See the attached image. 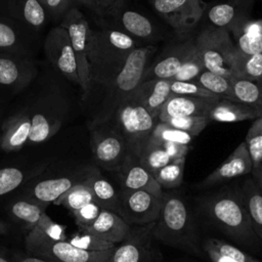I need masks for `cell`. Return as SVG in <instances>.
<instances>
[{
    "instance_id": "cell-1",
    "label": "cell",
    "mask_w": 262,
    "mask_h": 262,
    "mask_svg": "<svg viewBox=\"0 0 262 262\" xmlns=\"http://www.w3.org/2000/svg\"><path fill=\"white\" fill-rule=\"evenodd\" d=\"M194 201L198 213L233 243L249 250H256L261 245L251 223L241 182L206 191Z\"/></svg>"
},
{
    "instance_id": "cell-2",
    "label": "cell",
    "mask_w": 262,
    "mask_h": 262,
    "mask_svg": "<svg viewBox=\"0 0 262 262\" xmlns=\"http://www.w3.org/2000/svg\"><path fill=\"white\" fill-rule=\"evenodd\" d=\"M157 49L155 44L136 48L115 78L105 84L91 88L81 98L87 116V126L110 121L122 103L135 93L143 81L145 70Z\"/></svg>"
},
{
    "instance_id": "cell-3",
    "label": "cell",
    "mask_w": 262,
    "mask_h": 262,
    "mask_svg": "<svg viewBox=\"0 0 262 262\" xmlns=\"http://www.w3.org/2000/svg\"><path fill=\"white\" fill-rule=\"evenodd\" d=\"M66 81L49 64L46 76L43 73L40 74L39 71L35 79L37 92L31 91L28 99L21 103L30 114L32 121L28 145L47 141L70 119L73 100L71 93L64 87Z\"/></svg>"
},
{
    "instance_id": "cell-4",
    "label": "cell",
    "mask_w": 262,
    "mask_h": 262,
    "mask_svg": "<svg viewBox=\"0 0 262 262\" xmlns=\"http://www.w3.org/2000/svg\"><path fill=\"white\" fill-rule=\"evenodd\" d=\"M152 234L158 242L187 254L199 258L206 255L194 212L185 194L177 188L164 190L161 213Z\"/></svg>"
},
{
    "instance_id": "cell-5",
    "label": "cell",
    "mask_w": 262,
    "mask_h": 262,
    "mask_svg": "<svg viewBox=\"0 0 262 262\" xmlns=\"http://www.w3.org/2000/svg\"><path fill=\"white\" fill-rule=\"evenodd\" d=\"M141 46L145 44L123 32L102 27L91 28L88 50L89 90L115 78L131 52Z\"/></svg>"
},
{
    "instance_id": "cell-6",
    "label": "cell",
    "mask_w": 262,
    "mask_h": 262,
    "mask_svg": "<svg viewBox=\"0 0 262 262\" xmlns=\"http://www.w3.org/2000/svg\"><path fill=\"white\" fill-rule=\"evenodd\" d=\"M194 39L206 70L229 78L235 76L237 48L227 30L207 25L194 36Z\"/></svg>"
},
{
    "instance_id": "cell-7",
    "label": "cell",
    "mask_w": 262,
    "mask_h": 262,
    "mask_svg": "<svg viewBox=\"0 0 262 262\" xmlns=\"http://www.w3.org/2000/svg\"><path fill=\"white\" fill-rule=\"evenodd\" d=\"M110 122L137 157L147 144L159 120L132 95L115 113Z\"/></svg>"
},
{
    "instance_id": "cell-8",
    "label": "cell",
    "mask_w": 262,
    "mask_h": 262,
    "mask_svg": "<svg viewBox=\"0 0 262 262\" xmlns=\"http://www.w3.org/2000/svg\"><path fill=\"white\" fill-rule=\"evenodd\" d=\"M90 147L94 162L100 168L118 172L131 151L122 135L110 122L88 125Z\"/></svg>"
},
{
    "instance_id": "cell-9",
    "label": "cell",
    "mask_w": 262,
    "mask_h": 262,
    "mask_svg": "<svg viewBox=\"0 0 262 262\" xmlns=\"http://www.w3.org/2000/svg\"><path fill=\"white\" fill-rule=\"evenodd\" d=\"M39 71L35 55L0 52V96L20 94L35 81Z\"/></svg>"
},
{
    "instance_id": "cell-10",
    "label": "cell",
    "mask_w": 262,
    "mask_h": 262,
    "mask_svg": "<svg viewBox=\"0 0 262 262\" xmlns=\"http://www.w3.org/2000/svg\"><path fill=\"white\" fill-rule=\"evenodd\" d=\"M94 166H78L54 175L31 180L26 188V196L30 200L48 206L62 196L76 184L85 182Z\"/></svg>"
},
{
    "instance_id": "cell-11",
    "label": "cell",
    "mask_w": 262,
    "mask_h": 262,
    "mask_svg": "<svg viewBox=\"0 0 262 262\" xmlns=\"http://www.w3.org/2000/svg\"><path fill=\"white\" fill-rule=\"evenodd\" d=\"M155 222L132 226L123 242L117 244L106 262H162V254L152 234Z\"/></svg>"
},
{
    "instance_id": "cell-12",
    "label": "cell",
    "mask_w": 262,
    "mask_h": 262,
    "mask_svg": "<svg viewBox=\"0 0 262 262\" xmlns=\"http://www.w3.org/2000/svg\"><path fill=\"white\" fill-rule=\"evenodd\" d=\"M127 0L107 15L96 18L102 28L123 32L145 45H154L161 39L160 30L143 13L127 6Z\"/></svg>"
},
{
    "instance_id": "cell-13",
    "label": "cell",
    "mask_w": 262,
    "mask_h": 262,
    "mask_svg": "<svg viewBox=\"0 0 262 262\" xmlns=\"http://www.w3.org/2000/svg\"><path fill=\"white\" fill-rule=\"evenodd\" d=\"M59 26L67 30L77 58L78 72L80 77V88L82 90L83 97L88 93L90 87V66L88 60V50L91 27L78 6L72 7L66 13Z\"/></svg>"
},
{
    "instance_id": "cell-14",
    "label": "cell",
    "mask_w": 262,
    "mask_h": 262,
    "mask_svg": "<svg viewBox=\"0 0 262 262\" xmlns=\"http://www.w3.org/2000/svg\"><path fill=\"white\" fill-rule=\"evenodd\" d=\"M43 48L48 64L69 83L80 87L77 58L67 30L59 25L51 28L44 38Z\"/></svg>"
},
{
    "instance_id": "cell-15",
    "label": "cell",
    "mask_w": 262,
    "mask_h": 262,
    "mask_svg": "<svg viewBox=\"0 0 262 262\" xmlns=\"http://www.w3.org/2000/svg\"><path fill=\"white\" fill-rule=\"evenodd\" d=\"M156 12L162 16L177 36L192 35L204 17L208 3L203 0H149Z\"/></svg>"
},
{
    "instance_id": "cell-16",
    "label": "cell",
    "mask_w": 262,
    "mask_h": 262,
    "mask_svg": "<svg viewBox=\"0 0 262 262\" xmlns=\"http://www.w3.org/2000/svg\"><path fill=\"white\" fill-rule=\"evenodd\" d=\"M195 49L194 36H177L176 40L167 44L156 58H151L145 70L143 81L172 80Z\"/></svg>"
},
{
    "instance_id": "cell-17",
    "label": "cell",
    "mask_w": 262,
    "mask_h": 262,
    "mask_svg": "<svg viewBox=\"0 0 262 262\" xmlns=\"http://www.w3.org/2000/svg\"><path fill=\"white\" fill-rule=\"evenodd\" d=\"M120 216L131 226H144L158 220L163 196L156 195L146 190L120 191Z\"/></svg>"
},
{
    "instance_id": "cell-18",
    "label": "cell",
    "mask_w": 262,
    "mask_h": 262,
    "mask_svg": "<svg viewBox=\"0 0 262 262\" xmlns=\"http://www.w3.org/2000/svg\"><path fill=\"white\" fill-rule=\"evenodd\" d=\"M28 252L50 262H106L112 250L91 252L75 247L68 241L26 243Z\"/></svg>"
},
{
    "instance_id": "cell-19",
    "label": "cell",
    "mask_w": 262,
    "mask_h": 262,
    "mask_svg": "<svg viewBox=\"0 0 262 262\" xmlns=\"http://www.w3.org/2000/svg\"><path fill=\"white\" fill-rule=\"evenodd\" d=\"M252 172V161L246 142L239 143L226 160L203 180L194 184V189L206 190L226 183Z\"/></svg>"
},
{
    "instance_id": "cell-20",
    "label": "cell",
    "mask_w": 262,
    "mask_h": 262,
    "mask_svg": "<svg viewBox=\"0 0 262 262\" xmlns=\"http://www.w3.org/2000/svg\"><path fill=\"white\" fill-rule=\"evenodd\" d=\"M38 34L23 24L0 15V52H15L36 56Z\"/></svg>"
},
{
    "instance_id": "cell-21",
    "label": "cell",
    "mask_w": 262,
    "mask_h": 262,
    "mask_svg": "<svg viewBox=\"0 0 262 262\" xmlns=\"http://www.w3.org/2000/svg\"><path fill=\"white\" fill-rule=\"evenodd\" d=\"M255 0H216L208 3L204 17L208 25L230 30L247 18H250Z\"/></svg>"
},
{
    "instance_id": "cell-22",
    "label": "cell",
    "mask_w": 262,
    "mask_h": 262,
    "mask_svg": "<svg viewBox=\"0 0 262 262\" xmlns=\"http://www.w3.org/2000/svg\"><path fill=\"white\" fill-rule=\"evenodd\" d=\"M0 15L23 24L38 35L50 21L38 0H0Z\"/></svg>"
},
{
    "instance_id": "cell-23",
    "label": "cell",
    "mask_w": 262,
    "mask_h": 262,
    "mask_svg": "<svg viewBox=\"0 0 262 262\" xmlns=\"http://www.w3.org/2000/svg\"><path fill=\"white\" fill-rule=\"evenodd\" d=\"M32 131V121L28 111L20 106L13 110L1 125L0 147L4 151H17L28 145Z\"/></svg>"
},
{
    "instance_id": "cell-24",
    "label": "cell",
    "mask_w": 262,
    "mask_h": 262,
    "mask_svg": "<svg viewBox=\"0 0 262 262\" xmlns=\"http://www.w3.org/2000/svg\"><path fill=\"white\" fill-rule=\"evenodd\" d=\"M118 174L121 181V189L146 190L156 195L163 196L164 189L132 151L127 155Z\"/></svg>"
},
{
    "instance_id": "cell-25",
    "label": "cell",
    "mask_w": 262,
    "mask_h": 262,
    "mask_svg": "<svg viewBox=\"0 0 262 262\" xmlns=\"http://www.w3.org/2000/svg\"><path fill=\"white\" fill-rule=\"evenodd\" d=\"M216 101V99L171 94L160 113L159 121L165 122L175 117L208 116Z\"/></svg>"
},
{
    "instance_id": "cell-26",
    "label": "cell",
    "mask_w": 262,
    "mask_h": 262,
    "mask_svg": "<svg viewBox=\"0 0 262 262\" xmlns=\"http://www.w3.org/2000/svg\"><path fill=\"white\" fill-rule=\"evenodd\" d=\"M171 94V80L150 79L142 81L133 96L159 120L160 113Z\"/></svg>"
},
{
    "instance_id": "cell-27",
    "label": "cell",
    "mask_w": 262,
    "mask_h": 262,
    "mask_svg": "<svg viewBox=\"0 0 262 262\" xmlns=\"http://www.w3.org/2000/svg\"><path fill=\"white\" fill-rule=\"evenodd\" d=\"M131 227L119 214L102 209L93 224L83 229L105 242L117 245L125 239Z\"/></svg>"
},
{
    "instance_id": "cell-28",
    "label": "cell",
    "mask_w": 262,
    "mask_h": 262,
    "mask_svg": "<svg viewBox=\"0 0 262 262\" xmlns=\"http://www.w3.org/2000/svg\"><path fill=\"white\" fill-rule=\"evenodd\" d=\"M85 182L90 187L94 202L98 206L120 215V192L117 191L113 184L101 175L98 168L94 167L92 169Z\"/></svg>"
},
{
    "instance_id": "cell-29",
    "label": "cell",
    "mask_w": 262,
    "mask_h": 262,
    "mask_svg": "<svg viewBox=\"0 0 262 262\" xmlns=\"http://www.w3.org/2000/svg\"><path fill=\"white\" fill-rule=\"evenodd\" d=\"M261 115L260 112L244 103L220 98L214 103L208 117L210 121L233 123L245 120H255Z\"/></svg>"
},
{
    "instance_id": "cell-30",
    "label": "cell",
    "mask_w": 262,
    "mask_h": 262,
    "mask_svg": "<svg viewBox=\"0 0 262 262\" xmlns=\"http://www.w3.org/2000/svg\"><path fill=\"white\" fill-rule=\"evenodd\" d=\"M241 187L253 229L262 245V193L253 177L243 179Z\"/></svg>"
},
{
    "instance_id": "cell-31",
    "label": "cell",
    "mask_w": 262,
    "mask_h": 262,
    "mask_svg": "<svg viewBox=\"0 0 262 262\" xmlns=\"http://www.w3.org/2000/svg\"><path fill=\"white\" fill-rule=\"evenodd\" d=\"M46 207L38 202L24 198L11 202L8 206V212L15 221L24 224L31 230L46 213Z\"/></svg>"
},
{
    "instance_id": "cell-32",
    "label": "cell",
    "mask_w": 262,
    "mask_h": 262,
    "mask_svg": "<svg viewBox=\"0 0 262 262\" xmlns=\"http://www.w3.org/2000/svg\"><path fill=\"white\" fill-rule=\"evenodd\" d=\"M231 86L236 101L255 108L262 114V86L260 81L243 77H231Z\"/></svg>"
},
{
    "instance_id": "cell-33",
    "label": "cell",
    "mask_w": 262,
    "mask_h": 262,
    "mask_svg": "<svg viewBox=\"0 0 262 262\" xmlns=\"http://www.w3.org/2000/svg\"><path fill=\"white\" fill-rule=\"evenodd\" d=\"M46 165H41L32 170H25L20 167L10 166L0 169V196L8 194L21 186L28 180L36 177L45 170Z\"/></svg>"
},
{
    "instance_id": "cell-34",
    "label": "cell",
    "mask_w": 262,
    "mask_h": 262,
    "mask_svg": "<svg viewBox=\"0 0 262 262\" xmlns=\"http://www.w3.org/2000/svg\"><path fill=\"white\" fill-rule=\"evenodd\" d=\"M64 226L54 222L46 213L41 217L38 223L29 231L26 243L67 241Z\"/></svg>"
},
{
    "instance_id": "cell-35",
    "label": "cell",
    "mask_w": 262,
    "mask_h": 262,
    "mask_svg": "<svg viewBox=\"0 0 262 262\" xmlns=\"http://www.w3.org/2000/svg\"><path fill=\"white\" fill-rule=\"evenodd\" d=\"M192 82L199 84L203 88L218 95L221 98L236 101L231 86V79L229 77L205 70Z\"/></svg>"
},
{
    "instance_id": "cell-36",
    "label": "cell",
    "mask_w": 262,
    "mask_h": 262,
    "mask_svg": "<svg viewBox=\"0 0 262 262\" xmlns=\"http://www.w3.org/2000/svg\"><path fill=\"white\" fill-rule=\"evenodd\" d=\"M138 159L152 175L173 161L163 146L152 138L148 140L147 144L138 156Z\"/></svg>"
},
{
    "instance_id": "cell-37",
    "label": "cell",
    "mask_w": 262,
    "mask_h": 262,
    "mask_svg": "<svg viewBox=\"0 0 262 262\" xmlns=\"http://www.w3.org/2000/svg\"><path fill=\"white\" fill-rule=\"evenodd\" d=\"M185 159L174 160L154 174V177L163 189L170 190L180 187L183 182Z\"/></svg>"
},
{
    "instance_id": "cell-38",
    "label": "cell",
    "mask_w": 262,
    "mask_h": 262,
    "mask_svg": "<svg viewBox=\"0 0 262 262\" xmlns=\"http://www.w3.org/2000/svg\"><path fill=\"white\" fill-rule=\"evenodd\" d=\"M92 202L94 199L90 187L86 182H82L73 186L53 204L63 206L73 213Z\"/></svg>"
},
{
    "instance_id": "cell-39",
    "label": "cell",
    "mask_w": 262,
    "mask_h": 262,
    "mask_svg": "<svg viewBox=\"0 0 262 262\" xmlns=\"http://www.w3.org/2000/svg\"><path fill=\"white\" fill-rule=\"evenodd\" d=\"M235 76L260 81L262 79V53L244 54L237 49L235 56Z\"/></svg>"
},
{
    "instance_id": "cell-40",
    "label": "cell",
    "mask_w": 262,
    "mask_h": 262,
    "mask_svg": "<svg viewBox=\"0 0 262 262\" xmlns=\"http://www.w3.org/2000/svg\"><path fill=\"white\" fill-rule=\"evenodd\" d=\"M245 142L252 161L251 173H254L262 163V115L252 123L246 135Z\"/></svg>"
},
{
    "instance_id": "cell-41",
    "label": "cell",
    "mask_w": 262,
    "mask_h": 262,
    "mask_svg": "<svg viewBox=\"0 0 262 262\" xmlns=\"http://www.w3.org/2000/svg\"><path fill=\"white\" fill-rule=\"evenodd\" d=\"M67 241L77 248L91 252L107 251L116 246L97 237L93 233L80 227H78V231L73 233Z\"/></svg>"
},
{
    "instance_id": "cell-42",
    "label": "cell",
    "mask_w": 262,
    "mask_h": 262,
    "mask_svg": "<svg viewBox=\"0 0 262 262\" xmlns=\"http://www.w3.org/2000/svg\"><path fill=\"white\" fill-rule=\"evenodd\" d=\"M150 138L158 141H164V142H176L181 144H189L194 137L187 132L176 129L165 122L159 121L152 131Z\"/></svg>"
},
{
    "instance_id": "cell-43",
    "label": "cell",
    "mask_w": 262,
    "mask_h": 262,
    "mask_svg": "<svg viewBox=\"0 0 262 262\" xmlns=\"http://www.w3.org/2000/svg\"><path fill=\"white\" fill-rule=\"evenodd\" d=\"M208 116H190V117H175L165 121L168 125L189 133L196 137L210 123Z\"/></svg>"
},
{
    "instance_id": "cell-44",
    "label": "cell",
    "mask_w": 262,
    "mask_h": 262,
    "mask_svg": "<svg viewBox=\"0 0 262 262\" xmlns=\"http://www.w3.org/2000/svg\"><path fill=\"white\" fill-rule=\"evenodd\" d=\"M206 70L205 64L198 52V49L186 59L181 69L172 79L174 81L192 82L194 81L204 71Z\"/></svg>"
},
{
    "instance_id": "cell-45",
    "label": "cell",
    "mask_w": 262,
    "mask_h": 262,
    "mask_svg": "<svg viewBox=\"0 0 262 262\" xmlns=\"http://www.w3.org/2000/svg\"><path fill=\"white\" fill-rule=\"evenodd\" d=\"M171 93L177 95H185L191 97L200 98H209V99H220L218 95L208 91L199 84L194 82H183V81H174L171 80Z\"/></svg>"
},
{
    "instance_id": "cell-46",
    "label": "cell",
    "mask_w": 262,
    "mask_h": 262,
    "mask_svg": "<svg viewBox=\"0 0 262 262\" xmlns=\"http://www.w3.org/2000/svg\"><path fill=\"white\" fill-rule=\"evenodd\" d=\"M206 241L219 253L231 258L235 262H260L259 260L255 259L254 257H252L250 254L243 251L238 247H235L220 238L208 237L206 238Z\"/></svg>"
},
{
    "instance_id": "cell-47",
    "label": "cell",
    "mask_w": 262,
    "mask_h": 262,
    "mask_svg": "<svg viewBox=\"0 0 262 262\" xmlns=\"http://www.w3.org/2000/svg\"><path fill=\"white\" fill-rule=\"evenodd\" d=\"M45 9L49 20L60 24L66 13L74 6H77V0H38Z\"/></svg>"
},
{
    "instance_id": "cell-48",
    "label": "cell",
    "mask_w": 262,
    "mask_h": 262,
    "mask_svg": "<svg viewBox=\"0 0 262 262\" xmlns=\"http://www.w3.org/2000/svg\"><path fill=\"white\" fill-rule=\"evenodd\" d=\"M126 0H77V2L87 8L96 18H101L112 12L116 7Z\"/></svg>"
},
{
    "instance_id": "cell-49",
    "label": "cell",
    "mask_w": 262,
    "mask_h": 262,
    "mask_svg": "<svg viewBox=\"0 0 262 262\" xmlns=\"http://www.w3.org/2000/svg\"><path fill=\"white\" fill-rule=\"evenodd\" d=\"M102 208L95 202H92L83 208L73 212L76 223L80 228H87L93 224L101 212Z\"/></svg>"
},
{
    "instance_id": "cell-50",
    "label": "cell",
    "mask_w": 262,
    "mask_h": 262,
    "mask_svg": "<svg viewBox=\"0 0 262 262\" xmlns=\"http://www.w3.org/2000/svg\"><path fill=\"white\" fill-rule=\"evenodd\" d=\"M235 40V46L242 53H262V35H242L236 37Z\"/></svg>"
},
{
    "instance_id": "cell-51",
    "label": "cell",
    "mask_w": 262,
    "mask_h": 262,
    "mask_svg": "<svg viewBox=\"0 0 262 262\" xmlns=\"http://www.w3.org/2000/svg\"><path fill=\"white\" fill-rule=\"evenodd\" d=\"M230 32L234 38L242 35H262V19L247 18L235 25Z\"/></svg>"
},
{
    "instance_id": "cell-52",
    "label": "cell",
    "mask_w": 262,
    "mask_h": 262,
    "mask_svg": "<svg viewBox=\"0 0 262 262\" xmlns=\"http://www.w3.org/2000/svg\"><path fill=\"white\" fill-rule=\"evenodd\" d=\"M158 142L163 146V148L167 151V154L173 161L186 158L188 151L190 150L189 144H181L176 142H164V141H158Z\"/></svg>"
},
{
    "instance_id": "cell-53",
    "label": "cell",
    "mask_w": 262,
    "mask_h": 262,
    "mask_svg": "<svg viewBox=\"0 0 262 262\" xmlns=\"http://www.w3.org/2000/svg\"><path fill=\"white\" fill-rule=\"evenodd\" d=\"M203 248L206 255L209 257L211 262H235L231 258L219 253L215 248H213L206 239L203 241Z\"/></svg>"
},
{
    "instance_id": "cell-54",
    "label": "cell",
    "mask_w": 262,
    "mask_h": 262,
    "mask_svg": "<svg viewBox=\"0 0 262 262\" xmlns=\"http://www.w3.org/2000/svg\"><path fill=\"white\" fill-rule=\"evenodd\" d=\"M11 259H12V262H50L46 259L32 255L30 253L24 254V253H19V252L13 253L11 255Z\"/></svg>"
},
{
    "instance_id": "cell-55",
    "label": "cell",
    "mask_w": 262,
    "mask_h": 262,
    "mask_svg": "<svg viewBox=\"0 0 262 262\" xmlns=\"http://www.w3.org/2000/svg\"><path fill=\"white\" fill-rule=\"evenodd\" d=\"M252 175H253V179L255 180L257 186L259 187V189L262 193V163L260 164L259 168L254 173H252Z\"/></svg>"
},
{
    "instance_id": "cell-56",
    "label": "cell",
    "mask_w": 262,
    "mask_h": 262,
    "mask_svg": "<svg viewBox=\"0 0 262 262\" xmlns=\"http://www.w3.org/2000/svg\"><path fill=\"white\" fill-rule=\"evenodd\" d=\"M8 231V226L5 222H3L1 219H0V235H3V234H6Z\"/></svg>"
},
{
    "instance_id": "cell-57",
    "label": "cell",
    "mask_w": 262,
    "mask_h": 262,
    "mask_svg": "<svg viewBox=\"0 0 262 262\" xmlns=\"http://www.w3.org/2000/svg\"><path fill=\"white\" fill-rule=\"evenodd\" d=\"M0 262H11L8 258H7V256H6V254H4V252L0 249Z\"/></svg>"
},
{
    "instance_id": "cell-58",
    "label": "cell",
    "mask_w": 262,
    "mask_h": 262,
    "mask_svg": "<svg viewBox=\"0 0 262 262\" xmlns=\"http://www.w3.org/2000/svg\"><path fill=\"white\" fill-rule=\"evenodd\" d=\"M170 262H187V261H181V260H177V261H170Z\"/></svg>"
},
{
    "instance_id": "cell-59",
    "label": "cell",
    "mask_w": 262,
    "mask_h": 262,
    "mask_svg": "<svg viewBox=\"0 0 262 262\" xmlns=\"http://www.w3.org/2000/svg\"><path fill=\"white\" fill-rule=\"evenodd\" d=\"M260 83H261V86H262V79L260 80Z\"/></svg>"
}]
</instances>
